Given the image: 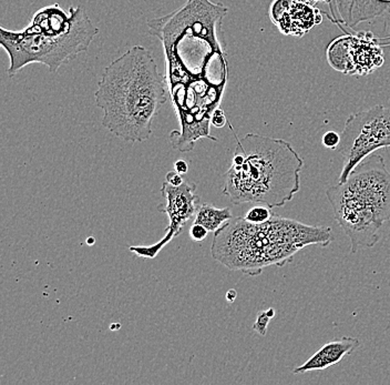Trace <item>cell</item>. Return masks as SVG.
<instances>
[{
  "mask_svg": "<svg viewBox=\"0 0 390 385\" xmlns=\"http://www.w3.org/2000/svg\"><path fill=\"white\" fill-rule=\"evenodd\" d=\"M228 9L211 0H188L170 15L148 21L150 34L159 38L167 59V84L180 120V130L169 136L173 149L190 152L197 140L218 141L209 132L220 106L228 68L219 32Z\"/></svg>",
  "mask_w": 390,
  "mask_h": 385,
  "instance_id": "6da1fadb",
  "label": "cell"
},
{
  "mask_svg": "<svg viewBox=\"0 0 390 385\" xmlns=\"http://www.w3.org/2000/svg\"><path fill=\"white\" fill-rule=\"evenodd\" d=\"M167 78L160 74L152 53L134 46L105 67L95 94L103 111V126L126 142L152 136V125L168 101Z\"/></svg>",
  "mask_w": 390,
  "mask_h": 385,
  "instance_id": "7a4b0ae2",
  "label": "cell"
},
{
  "mask_svg": "<svg viewBox=\"0 0 390 385\" xmlns=\"http://www.w3.org/2000/svg\"><path fill=\"white\" fill-rule=\"evenodd\" d=\"M238 140L232 165L223 176V194L234 205L280 208L301 190L304 160L290 142L247 134Z\"/></svg>",
  "mask_w": 390,
  "mask_h": 385,
  "instance_id": "3957f363",
  "label": "cell"
},
{
  "mask_svg": "<svg viewBox=\"0 0 390 385\" xmlns=\"http://www.w3.org/2000/svg\"><path fill=\"white\" fill-rule=\"evenodd\" d=\"M214 234L212 257L247 275H259L270 265L283 267L309 244L326 246L333 241L328 227L306 226L275 213L262 225H252L243 217L230 219Z\"/></svg>",
  "mask_w": 390,
  "mask_h": 385,
  "instance_id": "277c9868",
  "label": "cell"
},
{
  "mask_svg": "<svg viewBox=\"0 0 390 385\" xmlns=\"http://www.w3.org/2000/svg\"><path fill=\"white\" fill-rule=\"evenodd\" d=\"M98 34L99 29L82 7H71L67 13L58 4L38 11L22 30L1 27L0 45L9 57L8 76L32 63H41L51 74L57 72L86 53Z\"/></svg>",
  "mask_w": 390,
  "mask_h": 385,
  "instance_id": "5b68a950",
  "label": "cell"
},
{
  "mask_svg": "<svg viewBox=\"0 0 390 385\" xmlns=\"http://www.w3.org/2000/svg\"><path fill=\"white\" fill-rule=\"evenodd\" d=\"M382 148H390L389 108L378 105L349 115L337 148L344 158L339 184L349 179L365 158Z\"/></svg>",
  "mask_w": 390,
  "mask_h": 385,
  "instance_id": "8992f818",
  "label": "cell"
},
{
  "mask_svg": "<svg viewBox=\"0 0 390 385\" xmlns=\"http://www.w3.org/2000/svg\"><path fill=\"white\" fill-rule=\"evenodd\" d=\"M326 197L333 207L335 220L351 240V253L372 248L379 241L378 231L382 223L349 184L344 182L330 187L326 190Z\"/></svg>",
  "mask_w": 390,
  "mask_h": 385,
  "instance_id": "52a82bcc",
  "label": "cell"
},
{
  "mask_svg": "<svg viewBox=\"0 0 390 385\" xmlns=\"http://www.w3.org/2000/svg\"><path fill=\"white\" fill-rule=\"evenodd\" d=\"M195 190L197 184L189 181L184 180L183 184L180 186H172L164 181L161 194L167 201V205L159 206L157 208L160 213L168 215L170 221L168 228L165 229V236L152 246H130L129 250L138 257L155 259L167 244L181 234L184 225L195 217L200 205V197Z\"/></svg>",
  "mask_w": 390,
  "mask_h": 385,
  "instance_id": "ba28073f",
  "label": "cell"
},
{
  "mask_svg": "<svg viewBox=\"0 0 390 385\" xmlns=\"http://www.w3.org/2000/svg\"><path fill=\"white\" fill-rule=\"evenodd\" d=\"M345 182L366 202L380 223L390 220V172L382 156L374 152L365 158Z\"/></svg>",
  "mask_w": 390,
  "mask_h": 385,
  "instance_id": "9c48e42d",
  "label": "cell"
},
{
  "mask_svg": "<svg viewBox=\"0 0 390 385\" xmlns=\"http://www.w3.org/2000/svg\"><path fill=\"white\" fill-rule=\"evenodd\" d=\"M318 9L308 4L296 0H274L270 8V17L280 32L301 37L315 25L322 23Z\"/></svg>",
  "mask_w": 390,
  "mask_h": 385,
  "instance_id": "30bf717a",
  "label": "cell"
},
{
  "mask_svg": "<svg viewBox=\"0 0 390 385\" xmlns=\"http://www.w3.org/2000/svg\"><path fill=\"white\" fill-rule=\"evenodd\" d=\"M360 342L358 339L351 336L334 339L309 358L304 365L293 370L294 374H304L312 371H323L337 365L346 355H351L359 348Z\"/></svg>",
  "mask_w": 390,
  "mask_h": 385,
  "instance_id": "8fae6325",
  "label": "cell"
},
{
  "mask_svg": "<svg viewBox=\"0 0 390 385\" xmlns=\"http://www.w3.org/2000/svg\"><path fill=\"white\" fill-rule=\"evenodd\" d=\"M230 219H233V215L230 208H218L211 203H200L194 217V223L204 226L209 232H216Z\"/></svg>",
  "mask_w": 390,
  "mask_h": 385,
  "instance_id": "7c38bea8",
  "label": "cell"
},
{
  "mask_svg": "<svg viewBox=\"0 0 390 385\" xmlns=\"http://www.w3.org/2000/svg\"><path fill=\"white\" fill-rule=\"evenodd\" d=\"M273 215H274V213L272 211V208L262 205L251 208L243 217L252 225H262V223L270 221Z\"/></svg>",
  "mask_w": 390,
  "mask_h": 385,
  "instance_id": "4fadbf2b",
  "label": "cell"
},
{
  "mask_svg": "<svg viewBox=\"0 0 390 385\" xmlns=\"http://www.w3.org/2000/svg\"><path fill=\"white\" fill-rule=\"evenodd\" d=\"M271 317L267 315L266 311H259L257 313L256 321L253 325V330L256 331L261 336H266L267 328L270 323Z\"/></svg>",
  "mask_w": 390,
  "mask_h": 385,
  "instance_id": "5bb4252c",
  "label": "cell"
},
{
  "mask_svg": "<svg viewBox=\"0 0 390 385\" xmlns=\"http://www.w3.org/2000/svg\"><path fill=\"white\" fill-rule=\"evenodd\" d=\"M322 142L325 148L337 149L339 142H341V134H338L335 132H327L323 136Z\"/></svg>",
  "mask_w": 390,
  "mask_h": 385,
  "instance_id": "9a60e30c",
  "label": "cell"
},
{
  "mask_svg": "<svg viewBox=\"0 0 390 385\" xmlns=\"http://www.w3.org/2000/svg\"><path fill=\"white\" fill-rule=\"evenodd\" d=\"M209 231L200 223H194L190 229V236L195 242H201L207 238Z\"/></svg>",
  "mask_w": 390,
  "mask_h": 385,
  "instance_id": "2e32d148",
  "label": "cell"
},
{
  "mask_svg": "<svg viewBox=\"0 0 390 385\" xmlns=\"http://www.w3.org/2000/svg\"><path fill=\"white\" fill-rule=\"evenodd\" d=\"M226 122H228V120H226V115H224L223 111H221L220 108H218L214 111V113H213L211 123H212L213 126L216 127V128H223V127L226 126Z\"/></svg>",
  "mask_w": 390,
  "mask_h": 385,
  "instance_id": "e0dca14e",
  "label": "cell"
},
{
  "mask_svg": "<svg viewBox=\"0 0 390 385\" xmlns=\"http://www.w3.org/2000/svg\"><path fill=\"white\" fill-rule=\"evenodd\" d=\"M165 181L169 182V184H172V186H180V184H183V178H182V175L176 172V170L170 171V172L167 173L165 176Z\"/></svg>",
  "mask_w": 390,
  "mask_h": 385,
  "instance_id": "ac0fdd59",
  "label": "cell"
},
{
  "mask_svg": "<svg viewBox=\"0 0 390 385\" xmlns=\"http://www.w3.org/2000/svg\"><path fill=\"white\" fill-rule=\"evenodd\" d=\"M174 170L180 173V175H186V173L189 171V165H188L184 160H178V161L174 163Z\"/></svg>",
  "mask_w": 390,
  "mask_h": 385,
  "instance_id": "d6986e66",
  "label": "cell"
},
{
  "mask_svg": "<svg viewBox=\"0 0 390 385\" xmlns=\"http://www.w3.org/2000/svg\"><path fill=\"white\" fill-rule=\"evenodd\" d=\"M236 296H238V292L234 289H230L226 292V300H228L230 303H233L236 300Z\"/></svg>",
  "mask_w": 390,
  "mask_h": 385,
  "instance_id": "ffe728a7",
  "label": "cell"
},
{
  "mask_svg": "<svg viewBox=\"0 0 390 385\" xmlns=\"http://www.w3.org/2000/svg\"><path fill=\"white\" fill-rule=\"evenodd\" d=\"M266 313L271 319H273V317H275L276 315L275 310L273 309V308H270V309L266 310Z\"/></svg>",
  "mask_w": 390,
  "mask_h": 385,
  "instance_id": "44dd1931",
  "label": "cell"
},
{
  "mask_svg": "<svg viewBox=\"0 0 390 385\" xmlns=\"http://www.w3.org/2000/svg\"><path fill=\"white\" fill-rule=\"evenodd\" d=\"M296 1H299V3L308 4V5H314L317 3V0H296Z\"/></svg>",
  "mask_w": 390,
  "mask_h": 385,
  "instance_id": "7402d4cb",
  "label": "cell"
},
{
  "mask_svg": "<svg viewBox=\"0 0 390 385\" xmlns=\"http://www.w3.org/2000/svg\"><path fill=\"white\" fill-rule=\"evenodd\" d=\"M86 244H88V246H93V244H95V239L93 238L86 239Z\"/></svg>",
  "mask_w": 390,
  "mask_h": 385,
  "instance_id": "603a6c76",
  "label": "cell"
},
{
  "mask_svg": "<svg viewBox=\"0 0 390 385\" xmlns=\"http://www.w3.org/2000/svg\"><path fill=\"white\" fill-rule=\"evenodd\" d=\"M317 1H330V0H317Z\"/></svg>",
  "mask_w": 390,
  "mask_h": 385,
  "instance_id": "cb8c5ba5",
  "label": "cell"
}]
</instances>
